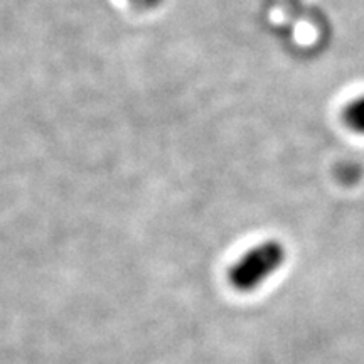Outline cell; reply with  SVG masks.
Masks as SVG:
<instances>
[{
	"label": "cell",
	"instance_id": "1",
	"mask_svg": "<svg viewBox=\"0 0 364 364\" xmlns=\"http://www.w3.org/2000/svg\"><path fill=\"white\" fill-rule=\"evenodd\" d=\"M285 247L277 240L262 241L243 253L228 272V282L238 292H253L284 265Z\"/></svg>",
	"mask_w": 364,
	"mask_h": 364
},
{
	"label": "cell",
	"instance_id": "2",
	"mask_svg": "<svg viewBox=\"0 0 364 364\" xmlns=\"http://www.w3.org/2000/svg\"><path fill=\"white\" fill-rule=\"evenodd\" d=\"M343 122L349 130L364 135V95L346 105L343 110Z\"/></svg>",
	"mask_w": 364,
	"mask_h": 364
},
{
	"label": "cell",
	"instance_id": "3",
	"mask_svg": "<svg viewBox=\"0 0 364 364\" xmlns=\"http://www.w3.org/2000/svg\"><path fill=\"white\" fill-rule=\"evenodd\" d=\"M130 2L139 9H154L161 4V0H130Z\"/></svg>",
	"mask_w": 364,
	"mask_h": 364
}]
</instances>
